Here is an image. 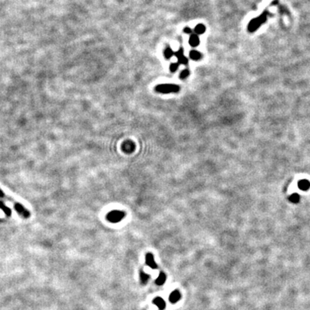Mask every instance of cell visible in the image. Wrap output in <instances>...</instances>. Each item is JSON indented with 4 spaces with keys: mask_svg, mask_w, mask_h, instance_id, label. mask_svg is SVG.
<instances>
[{
    "mask_svg": "<svg viewBox=\"0 0 310 310\" xmlns=\"http://www.w3.org/2000/svg\"><path fill=\"white\" fill-rule=\"evenodd\" d=\"M205 30H206L205 25H204V24H197V25H196V26L195 27L194 32H195V34H196L197 35H199L203 34V33L205 32Z\"/></svg>",
    "mask_w": 310,
    "mask_h": 310,
    "instance_id": "11",
    "label": "cell"
},
{
    "mask_svg": "<svg viewBox=\"0 0 310 310\" xmlns=\"http://www.w3.org/2000/svg\"><path fill=\"white\" fill-rule=\"evenodd\" d=\"M174 56L178 58V60L184 56V49H183V47H180L179 50L174 53Z\"/></svg>",
    "mask_w": 310,
    "mask_h": 310,
    "instance_id": "20",
    "label": "cell"
},
{
    "mask_svg": "<svg viewBox=\"0 0 310 310\" xmlns=\"http://www.w3.org/2000/svg\"><path fill=\"white\" fill-rule=\"evenodd\" d=\"M165 280H166V275L164 272H160L158 278L155 281V283L157 285H163L165 283Z\"/></svg>",
    "mask_w": 310,
    "mask_h": 310,
    "instance_id": "12",
    "label": "cell"
},
{
    "mask_svg": "<svg viewBox=\"0 0 310 310\" xmlns=\"http://www.w3.org/2000/svg\"><path fill=\"white\" fill-rule=\"evenodd\" d=\"M290 201L293 202H299V195L297 194H293L290 196Z\"/></svg>",
    "mask_w": 310,
    "mask_h": 310,
    "instance_id": "21",
    "label": "cell"
},
{
    "mask_svg": "<svg viewBox=\"0 0 310 310\" xmlns=\"http://www.w3.org/2000/svg\"><path fill=\"white\" fill-rule=\"evenodd\" d=\"M202 54H201L200 52H198L197 50H191L190 52V58L191 60H193V61H199V60L202 59Z\"/></svg>",
    "mask_w": 310,
    "mask_h": 310,
    "instance_id": "10",
    "label": "cell"
},
{
    "mask_svg": "<svg viewBox=\"0 0 310 310\" xmlns=\"http://www.w3.org/2000/svg\"><path fill=\"white\" fill-rule=\"evenodd\" d=\"M299 188L302 190H307L309 189L310 187V183L307 181V180H302L299 182Z\"/></svg>",
    "mask_w": 310,
    "mask_h": 310,
    "instance_id": "15",
    "label": "cell"
},
{
    "mask_svg": "<svg viewBox=\"0 0 310 310\" xmlns=\"http://www.w3.org/2000/svg\"><path fill=\"white\" fill-rule=\"evenodd\" d=\"M189 43L192 47H197L199 44H200V39H199L198 35L195 34V33H192V34L190 35V36Z\"/></svg>",
    "mask_w": 310,
    "mask_h": 310,
    "instance_id": "8",
    "label": "cell"
},
{
    "mask_svg": "<svg viewBox=\"0 0 310 310\" xmlns=\"http://www.w3.org/2000/svg\"><path fill=\"white\" fill-rule=\"evenodd\" d=\"M0 209L3 210V212L7 216H10L11 215V210H10V208H8L4 203H3L2 201H0Z\"/></svg>",
    "mask_w": 310,
    "mask_h": 310,
    "instance_id": "14",
    "label": "cell"
},
{
    "mask_svg": "<svg viewBox=\"0 0 310 310\" xmlns=\"http://www.w3.org/2000/svg\"><path fill=\"white\" fill-rule=\"evenodd\" d=\"M146 263L151 269L155 270V269L158 268V265H157V264H156L154 260V257H153L152 253H147L146 255Z\"/></svg>",
    "mask_w": 310,
    "mask_h": 310,
    "instance_id": "6",
    "label": "cell"
},
{
    "mask_svg": "<svg viewBox=\"0 0 310 310\" xmlns=\"http://www.w3.org/2000/svg\"><path fill=\"white\" fill-rule=\"evenodd\" d=\"M181 299V293L179 292V290H176L174 291H172L170 297H169V301L172 304L177 303L179 300Z\"/></svg>",
    "mask_w": 310,
    "mask_h": 310,
    "instance_id": "7",
    "label": "cell"
},
{
    "mask_svg": "<svg viewBox=\"0 0 310 310\" xmlns=\"http://www.w3.org/2000/svg\"><path fill=\"white\" fill-rule=\"evenodd\" d=\"M184 33H185V34L191 35L192 34V29H190V27H185L184 29Z\"/></svg>",
    "mask_w": 310,
    "mask_h": 310,
    "instance_id": "22",
    "label": "cell"
},
{
    "mask_svg": "<svg viewBox=\"0 0 310 310\" xmlns=\"http://www.w3.org/2000/svg\"><path fill=\"white\" fill-rule=\"evenodd\" d=\"M0 198L4 199V200H6V201H9V202H11V203L14 205V208L16 209V211H17V212L22 216V217H24V218H26V219H27V218H29V217L30 216V213H29V211L28 209H25L24 207V205H22L21 203L17 202L15 199H13L12 197H10V195H6V194L3 191V190L1 189H0Z\"/></svg>",
    "mask_w": 310,
    "mask_h": 310,
    "instance_id": "1",
    "label": "cell"
},
{
    "mask_svg": "<svg viewBox=\"0 0 310 310\" xmlns=\"http://www.w3.org/2000/svg\"><path fill=\"white\" fill-rule=\"evenodd\" d=\"M155 91L162 94L179 93L180 91V86L174 84H161L155 87Z\"/></svg>",
    "mask_w": 310,
    "mask_h": 310,
    "instance_id": "2",
    "label": "cell"
},
{
    "mask_svg": "<svg viewBox=\"0 0 310 310\" xmlns=\"http://www.w3.org/2000/svg\"><path fill=\"white\" fill-rule=\"evenodd\" d=\"M179 62L172 63V64L170 65V71H171V72H175L179 69Z\"/></svg>",
    "mask_w": 310,
    "mask_h": 310,
    "instance_id": "18",
    "label": "cell"
},
{
    "mask_svg": "<svg viewBox=\"0 0 310 310\" xmlns=\"http://www.w3.org/2000/svg\"><path fill=\"white\" fill-rule=\"evenodd\" d=\"M190 76V70L189 69H184L181 72V73L179 75V78L181 79H186L187 78Z\"/></svg>",
    "mask_w": 310,
    "mask_h": 310,
    "instance_id": "17",
    "label": "cell"
},
{
    "mask_svg": "<svg viewBox=\"0 0 310 310\" xmlns=\"http://www.w3.org/2000/svg\"><path fill=\"white\" fill-rule=\"evenodd\" d=\"M153 304L156 305L159 310H164L165 308V307H166L165 302L162 299L161 297H156V298H154L153 299Z\"/></svg>",
    "mask_w": 310,
    "mask_h": 310,
    "instance_id": "9",
    "label": "cell"
},
{
    "mask_svg": "<svg viewBox=\"0 0 310 310\" xmlns=\"http://www.w3.org/2000/svg\"><path fill=\"white\" fill-rule=\"evenodd\" d=\"M121 148L126 153H130V152H134V150L135 149V143L131 141H126L123 142V144L121 146Z\"/></svg>",
    "mask_w": 310,
    "mask_h": 310,
    "instance_id": "5",
    "label": "cell"
},
{
    "mask_svg": "<svg viewBox=\"0 0 310 310\" xmlns=\"http://www.w3.org/2000/svg\"><path fill=\"white\" fill-rule=\"evenodd\" d=\"M178 61H179L178 62L179 63V65L182 64V65H184V66H186V65H188V63H189V60H188V58H186L184 55L183 57L180 58V59H179Z\"/></svg>",
    "mask_w": 310,
    "mask_h": 310,
    "instance_id": "19",
    "label": "cell"
},
{
    "mask_svg": "<svg viewBox=\"0 0 310 310\" xmlns=\"http://www.w3.org/2000/svg\"><path fill=\"white\" fill-rule=\"evenodd\" d=\"M140 277H141L142 283H143V284H146V283H147V281H148L150 276H149L148 274H147V273H145L144 271H142H142L140 272Z\"/></svg>",
    "mask_w": 310,
    "mask_h": 310,
    "instance_id": "16",
    "label": "cell"
},
{
    "mask_svg": "<svg viewBox=\"0 0 310 310\" xmlns=\"http://www.w3.org/2000/svg\"><path fill=\"white\" fill-rule=\"evenodd\" d=\"M265 20V16L263 15V16L258 17L256 19H253V21H251V23L248 25V29H249V31H254L255 29H257L261 24H263Z\"/></svg>",
    "mask_w": 310,
    "mask_h": 310,
    "instance_id": "4",
    "label": "cell"
},
{
    "mask_svg": "<svg viewBox=\"0 0 310 310\" xmlns=\"http://www.w3.org/2000/svg\"><path fill=\"white\" fill-rule=\"evenodd\" d=\"M173 55H174V52H173V50H172V48L169 47V46H167L166 48L165 49V51H164V56H165V59H167V60H169V59H171Z\"/></svg>",
    "mask_w": 310,
    "mask_h": 310,
    "instance_id": "13",
    "label": "cell"
},
{
    "mask_svg": "<svg viewBox=\"0 0 310 310\" xmlns=\"http://www.w3.org/2000/svg\"><path fill=\"white\" fill-rule=\"evenodd\" d=\"M126 216V213L123 211H120V210H112L110 212L108 213V215L106 216V218L110 222L112 223H117L120 222L121 220L124 218Z\"/></svg>",
    "mask_w": 310,
    "mask_h": 310,
    "instance_id": "3",
    "label": "cell"
}]
</instances>
